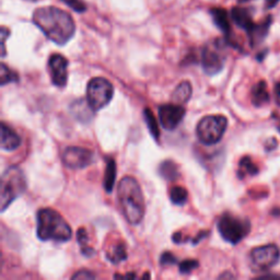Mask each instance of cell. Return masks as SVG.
Masks as SVG:
<instances>
[{
    "instance_id": "cell-1",
    "label": "cell",
    "mask_w": 280,
    "mask_h": 280,
    "mask_svg": "<svg viewBox=\"0 0 280 280\" xmlns=\"http://www.w3.org/2000/svg\"><path fill=\"white\" fill-rule=\"evenodd\" d=\"M33 22L52 42L67 44L75 35L76 24L72 17L56 7H41L33 13Z\"/></svg>"
},
{
    "instance_id": "cell-2",
    "label": "cell",
    "mask_w": 280,
    "mask_h": 280,
    "mask_svg": "<svg viewBox=\"0 0 280 280\" xmlns=\"http://www.w3.org/2000/svg\"><path fill=\"white\" fill-rule=\"evenodd\" d=\"M117 199L122 213L130 224H139L146 212L145 197L137 179L125 176L118 184Z\"/></svg>"
},
{
    "instance_id": "cell-3",
    "label": "cell",
    "mask_w": 280,
    "mask_h": 280,
    "mask_svg": "<svg viewBox=\"0 0 280 280\" xmlns=\"http://www.w3.org/2000/svg\"><path fill=\"white\" fill-rule=\"evenodd\" d=\"M36 236L41 241L65 243L71 239L72 232L68 222L56 210L43 208L36 213Z\"/></svg>"
},
{
    "instance_id": "cell-4",
    "label": "cell",
    "mask_w": 280,
    "mask_h": 280,
    "mask_svg": "<svg viewBox=\"0 0 280 280\" xmlns=\"http://www.w3.org/2000/svg\"><path fill=\"white\" fill-rule=\"evenodd\" d=\"M28 189V183L23 171L19 166H10L2 175V196L0 209L4 212L9 206L21 196Z\"/></svg>"
},
{
    "instance_id": "cell-5",
    "label": "cell",
    "mask_w": 280,
    "mask_h": 280,
    "mask_svg": "<svg viewBox=\"0 0 280 280\" xmlns=\"http://www.w3.org/2000/svg\"><path fill=\"white\" fill-rule=\"evenodd\" d=\"M217 228L220 236L228 243L236 245L249 235L251 223L249 220L225 212L218 219Z\"/></svg>"
},
{
    "instance_id": "cell-6",
    "label": "cell",
    "mask_w": 280,
    "mask_h": 280,
    "mask_svg": "<svg viewBox=\"0 0 280 280\" xmlns=\"http://www.w3.org/2000/svg\"><path fill=\"white\" fill-rule=\"evenodd\" d=\"M228 127V119L223 115H207L199 121L196 135L205 146H213L222 139Z\"/></svg>"
},
{
    "instance_id": "cell-7",
    "label": "cell",
    "mask_w": 280,
    "mask_h": 280,
    "mask_svg": "<svg viewBox=\"0 0 280 280\" xmlns=\"http://www.w3.org/2000/svg\"><path fill=\"white\" fill-rule=\"evenodd\" d=\"M113 96L114 86L105 78H92L86 85V101L95 112L105 108L112 101Z\"/></svg>"
},
{
    "instance_id": "cell-8",
    "label": "cell",
    "mask_w": 280,
    "mask_h": 280,
    "mask_svg": "<svg viewBox=\"0 0 280 280\" xmlns=\"http://www.w3.org/2000/svg\"><path fill=\"white\" fill-rule=\"evenodd\" d=\"M62 161L68 169H84L95 162V153L82 147H67L62 153Z\"/></svg>"
},
{
    "instance_id": "cell-9",
    "label": "cell",
    "mask_w": 280,
    "mask_h": 280,
    "mask_svg": "<svg viewBox=\"0 0 280 280\" xmlns=\"http://www.w3.org/2000/svg\"><path fill=\"white\" fill-rule=\"evenodd\" d=\"M250 257L253 266L256 269L267 270L277 264L280 257V252L274 244L263 245L253 249Z\"/></svg>"
},
{
    "instance_id": "cell-10",
    "label": "cell",
    "mask_w": 280,
    "mask_h": 280,
    "mask_svg": "<svg viewBox=\"0 0 280 280\" xmlns=\"http://www.w3.org/2000/svg\"><path fill=\"white\" fill-rule=\"evenodd\" d=\"M186 110L182 104H163L159 108V121L166 130H174L182 123Z\"/></svg>"
},
{
    "instance_id": "cell-11",
    "label": "cell",
    "mask_w": 280,
    "mask_h": 280,
    "mask_svg": "<svg viewBox=\"0 0 280 280\" xmlns=\"http://www.w3.org/2000/svg\"><path fill=\"white\" fill-rule=\"evenodd\" d=\"M68 59L61 54H53L49 59V71L52 83L64 88L68 81Z\"/></svg>"
},
{
    "instance_id": "cell-12",
    "label": "cell",
    "mask_w": 280,
    "mask_h": 280,
    "mask_svg": "<svg viewBox=\"0 0 280 280\" xmlns=\"http://www.w3.org/2000/svg\"><path fill=\"white\" fill-rule=\"evenodd\" d=\"M224 58L217 48L207 45L202 51V67L208 76H215L222 70Z\"/></svg>"
},
{
    "instance_id": "cell-13",
    "label": "cell",
    "mask_w": 280,
    "mask_h": 280,
    "mask_svg": "<svg viewBox=\"0 0 280 280\" xmlns=\"http://www.w3.org/2000/svg\"><path fill=\"white\" fill-rule=\"evenodd\" d=\"M2 149L5 151H13L21 146V137L6 123H2Z\"/></svg>"
},
{
    "instance_id": "cell-14",
    "label": "cell",
    "mask_w": 280,
    "mask_h": 280,
    "mask_svg": "<svg viewBox=\"0 0 280 280\" xmlns=\"http://www.w3.org/2000/svg\"><path fill=\"white\" fill-rule=\"evenodd\" d=\"M70 111L76 119L83 123L89 122L93 116V113H95L88 101H84V100H77V101L73 102L70 106Z\"/></svg>"
},
{
    "instance_id": "cell-15",
    "label": "cell",
    "mask_w": 280,
    "mask_h": 280,
    "mask_svg": "<svg viewBox=\"0 0 280 280\" xmlns=\"http://www.w3.org/2000/svg\"><path fill=\"white\" fill-rule=\"evenodd\" d=\"M231 16L236 24L240 26V28L244 29L246 32H249L252 29V26L254 25V21H253L250 11L248 9L242 8V7H235L232 9Z\"/></svg>"
},
{
    "instance_id": "cell-16",
    "label": "cell",
    "mask_w": 280,
    "mask_h": 280,
    "mask_svg": "<svg viewBox=\"0 0 280 280\" xmlns=\"http://www.w3.org/2000/svg\"><path fill=\"white\" fill-rule=\"evenodd\" d=\"M270 24H271V18L269 17L262 23H258V24L254 23V25L252 26V29L248 33L250 36L251 44L253 46L259 44L266 37V35H267V33H268Z\"/></svg>"
},
{
    "instance_id": "cell-17",
    "label": "cell",
    "mask_w": 280,
    "mask_h": 280,
    "mask_svg": "<svg viewBox=\"0 0 280 280\" xmlns=\"http://www.w3.org/2000/svg\"><path fill=\"white\" fill-rule=\"evenodd\" d=\"M116 162L114 159L108 158L106 159V169L104 173V190L108 194H111L114 189L115 179H116Z\"/></svg>"
},
{
    "instance_id": "cell-18",
    "label": "cell",
    "mask_w": 280,
    "mask_h": 280,
    "mask_svg": "<svg viewBox=\"0 0 280 280\" xmlns=\"http://www.w3.org/2000/svg\"><path fill=\"white\" fill-rule=\"evenodd\" d=\"M269 102V93L265 81H259L252 89V103L255 106H263Z\"/></svg>"
},
{
    "instance_id": "cell-19",
    "label": "cell",
    "mask_w": 280,
    "mask_h": 280,
    "mask_svg": "<svg viewBox=\"0 0 280 280\" xmlns=\"http://www.w3.org/2000/svg\"><path fill=\"white\" fill-rule=\"evenodd\" d=\"M193 93V88L190 81H182L179 83L174 92L172 95V101H174L177 104H185L186 102L190 101V99L192 97Z\"/></svg>"
},
{
    "instance_id": "cell-20",
    "label": "cell",
    "mask_w": 280,
    "mask_h": 280,
    "mask_svg": "<svg viewBox=\"0 0 280 280\" xmlns=\"http://www.w3.org/2000/svg\"><path fill=\"white\" fill-rule=\"evenodd\" d=\"M210 15L212 17L213 22L221 30L224 34L228 35L230 33V22L228 18V13L222 8H212L210 10Z\"/></svg>"
},
{
    "instance_id": "cell-21",
    "label": "cell",
    "mask_w": 280,
    "mask_h": 280,
    "mask_svg": "<svg viewBox=\"0 0 280 280\" xmlns=\"http://www.w3.org/2000/svg\"><path fill=\"white\" fill-rule=\"evenodd\" d=\"M159 174L162 176L166 181H175L179 176L178 166L171 161V160H166L163 161L159 166Z\"/></svg>"
},
{
    "instance_id": "cell-22",
    "label": "cell",
    "mask_w": 280,
    "mask_h": 280,
    "mask_svg": "<svg viewBox=\"0 0 280 280\" xmlns=\"http://www.w3.org/2000/svg\"><path fill=\"white\" fill-rule=\"evenodd\" d=\"M258 173V168L256 164L252 161L250 157H244L241 159V161L239 163V170L238 175L240 178H243L248 175H256Z\"/></svg>"
},
{
    "instance_id": "cell-23",
    "label": "cell",
    "mask_w": 280,
    "mask_h": 280,
    "mask_svg": "<svg viewBox=\"0 0 280 280\" xmlns=\"http://www.w3.org/2000/svg\"><path fill=\"white\" fill-rule=\"evenodd\" d=\"M106 258L112 264L122 263L127 259V251H126V246L123 243H118L113 246L110 252L106 254Z\"/></svg>"
},
{
    "instance_id": "cell-24",
    "label": "cell",
    "mask_w": 280,
    "mask_h": 280,
    "mask_svg": "<svg viewBox=\"0 0 280 280\" xmlns=\"http://www.w3.org/2000/svg\"><path fill=\"white\" fill-rule=\"evenodd\" d=\"M144 117H145V122L147 124V127H148L151 136L158 142L160 138V130H159V126L155 114H153L150 109H145Z\"/></svg>"
},
{
    "instance_id": "cell-25",
    "label": "cell",
    "mask_w": 280,
    "mask_h": 280,
    "mask_svg": "<svg viewBox=\"0 0 280 280\" xmlns=\"http://www.w3.org/2000/svg\"><path fill=\"white\" fill-rule=\"evenodd\" d=\"M77 241L80 245V251H81L82 255L88 256V257H91L95 255V253H96L95 250H93L91 246L88 245V241H89L88 233H86V231L83 228L79 229L77 231Z\"/></svg>"
},
{
    "instance_id": "cell-26",
    "label": "cell",
    "mask_w": 280,
    "mask_h": 280,
    "mask_svg": "<svg viewBox=\"0 0 280 280\" xmlns=\"http://www.w3.org/2000/svg\"><path fill=\"white\" fill-rule=\"evenodd\" d=\"M188 198H189L188 190L182 188V186H174V188L171 189L170 199L174 205H177V206L184 205L186 202H188Z\"/></svg>"
},
{
    "instance_id": "cell-27",
    "label": "cell",
    "mask_w": 280,
    "mask_h": 280,
    "mask_svg": "<svg viewBox=\"0 0 280 280\" xmlns=\"http://www.w3.org/2000/svg\"><path fill=\"white\" fill-rule=\"evenodd\" d=\"M19 81V75L17 72L10 69L6 64H2V70H0V85L5 86L8 83L18 82Z\"/></svg>"
},
{
    "instance_id": "cell-28",
    "label": "cell",
    "mask_w": 280,
    "mask_h": 280,
    "mask_svg": "<svg viewBox=\"0 0 280 280\" xmlns=\"http://www.w3.org/2000/svg\"><path fill=\"white\" fill-rule=\"evenodd\" d=\"M199 267V263L196 259H185L178 265V269L181 274H191L193 270Z\"/></svg>"
},
{
    "instance_id": "cell-29",
    "label": "cell",
    "mask_w": 280,
    "mask_h": 280,
    "mask_svg": "<svg viewBox=\"0 0 280 280\" xmlns=\"http://www.w3.org/2000/svg\"><path fill=\"white\" fill-rule=\"evenodd\" d=\"M63 3H65L72 10H75L76 12H84L86 10V6L84 4L83 0H62Z\"/></svg>"
},
{
    "instance_id": "cell-30",
    "label": "cell",
    "mask_w": 280,
    "mask_h": 280,
    "mask_svg": "<svg viewBox=\"0 0 280 280\" xmlns=\"http://www.w3.org/2000/svg\"><path fill=\"white\" fill-rule=\"evenodd\" d=\"M177 263V258L172 254L171 252H164L160 257V264L162 266H169V265H175Z\"/></svg>"
},
{
    "instance_id": "cell-31",
    "label": "cell",
    "mask_w": 280,
    "mask_h": 280,
    "mask_svg": "<svg viewBox=\"0 0 280 280\" xmlns=\"http://www.w3.org/2000/svg\"><path fill=\"white\" fill-rule=\"evenodd\" d=\"M71 278L72 279H95L96 275L93 274V272L90 271V270L82 269V270L77 271L75 275H72Z\"/></svg>"
},
{
    "instance_id": "cell-32",
    "label": "cell",
    "mask_w": 280,
    "mask_h": 280,
    "mask_svg": "<svg viewBox=\"0 0 280 280\" xmlns=\"http://www.w3.org/2000/svg\"><path fill=\"white\" fill-rule=\"evenodd\" d=\"M10 34V32L8 29H6L5 26H3L2 28V46H3V54L2 56L5 57L6 56V39L7 37L9 36Z\"/></svg>"
},
{
    "instance_id": "cell-33",
    "label": "cell",
    "mask_w": 280,
    "mask_h": 280,
    "mask_svg": "<svg viewBox=\"0 0 280 280\" xmlns=\"http://www.w3.org/2000/svg\"><path fill=\"white\" fill-rule=\"evenodd\" d=\"M275 97H276V101L278 105L280 106V82L276 83L275 85Z\"/></svg>"
},
{
    "instance_id": "cell-34",
    "label": "cell",
    "mask_w": 280,
    "mask_h": 280,
    "mask_svg": "<svg viewBox=\"0 0 280 280\" xmlns=\"http://www.w3.org/2000/svg\"><path fill=\"white\" fill-rule=\"evenodd\" d=\"M277 2H278V0H267V5H268V7L270 8V7L275 6L277 4Z\"/></svg>"
},
{
    "instance_id": "cell-35",
    "label": "cell",
    "mask_w": 280,
    "mask_h": 280,
    "mask_svg": "<svg viewBox=\"0 0 280 280\" xmlns=\"http://www.w3.org/2000/svg\"><path fill=\"white\" fill-rule=\"evenodd\" d=\"M241 3H246V2H250V0H240Z\"/></svg>"
}]
</instances>
